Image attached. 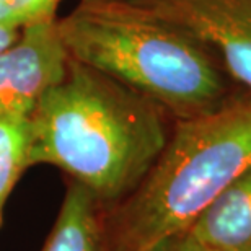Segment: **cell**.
Returning <instances> with one entry per match:
<instances>
[{
  "label": "cell",
  "instance_id": "cell-4",
  "mask_svg": "<svg viewBox=\"0 0 251 251\" xmlns=\"http://www.w3.org/2000/svg\"><path fill=\"white\" fill-rule=\"evenodd\" d=\"M176 25L217 57L230 82L251 93V0H129Z\"/></svg>",
  "mask_w": 251,
  "mask_h": 251
},
{
  "label": "cell",
  "instance_id": "cell-2",
  "mask_svg": "<svg viewBox=\"0 0 251 251\" xmlns=\"http://www.w3.org/2000/svg\"><path fill=\"white\" fill-rule=\"evenodd\" d=\"M57 28L70 57L137 90L173 119L209 113L238 92L202 43L129 0H80Z\"/></svg>",
  "mask_w": 251,
  "mask_h": 251
},
{
  "label": "cell",
  "instance_id": "cell-6",
  "mask_svg": "<svg viewBox=\"0 0 251 251\" xmlns=\"http://www.w3.org/2000/svg\"><path fill=\"white\" fill-rule=\"evenodd\" d=\"M189 232L215 251H251V170L196 219Z\"/></svg>",
  "mask_w": 251,
  "mask_h": 251
},
{
  "label": "cell",
  "instance_id": "cell-3",
  "mask_svg": "<svg viewBox=\"0 0 251 251\" xmlns=\"http://www.w3.org/2000/svg\"><path fill=\"white\" fill-rule=\"evenodd\" d=\"M250 170L251 93L238 90L212 111L175 119L153 167L109 219L108 250L147 251L186 232Z\"/></svg>",
  "mask_w": 251,
  "mask_h": 251
},
{
  "label": "cell",
  "instance_id": "cell-9",
  "mask_svg": "<svg viewBox=\"0 0 251 251\" xmlns=\"http://www.w3.org/2000/svg\"><path fill=\"white\" fill-rule=\"evenodd\" d=\"M59 3L61 0H0V26L22 31L31 25L54 20Z\"/></svg>",
  "mask_w": 251,
  "mask_h": 251
},
{
  "label": "cell",
  "instance_id": "cell-7",
  "mask_svg": "<svg viewBox=\"0 0 251 251\" xmlns=\"http://www.w3.org/2000/svg\"><path fill=\"white\" fill-rule=\"evenodd\" d=\"M97 204L98 201L83 184H70L43 251H101Z\"/></svg>",
  "mask_w": 251,
  "mask_h": 251
},
{
  "label": "cell",
  "instance_id": "cell-1",
  "mask_svg": "<svg viewBox=\"0 0 251 251\" xmlns=\"http://www.w3.org/2000/svg\"><path fill=\"white\" fill-rule=\"evenodd\" d=\"M173 121L157 101L69 56L31 113L29 167L54 165L98 202H121L153 167Z\"/></svg>",
  "mask_w": 251,
  "mask_h": 251
},
{
  "label": "cell",
  "instance_id": "cell-5",
  "mask_svg": "<svg viewBox=\"0 0 251 251\" xmlns=\"http://www.w3.org/2000/svg\"><path fill=\"white\" fill-rule=\"evenodd\" d=\"M67 61L57 18L23 28L17 41L0 51V111L31 114L62 80Z\"/></svg>",
  "mask_w": 251,
  "mask_h": 251
},
{
  "label": "cell",
  "instance_id": "cell-8",
  "mask_svg": "<svg viewBox=\"0 0 251 251\" xmlns=\"http://www.w3.org/2000/svg\"><path fill=\"white\" fill-rule=\"evenodd\" d=\"M31 142V114L0 111V222L10 193L29 168Z\"/></svg>",
  "mask_w": 251,
  "mask_h": 251
},
{
  "label": "cell",
  "instance_id": "cell-11",
  "mask_svg": "<svg viewBox=\"0 0 251 251\" xmlns=\"http://www.w3.org/2000/svg\"><path fill=\"white\" fill-rule=\"evenodd\" d=\"M18 29H8L5 26H0V51H3L5 48H8L10 44H13L20 36Z\"/></svg>",
  "mask_w": 251,
  "mask_h": 251
},
{
  "label": "cell",
  "instance_id": "cell-10",
  "mask_svg": "<svg viewBox=\"0 0 251 251\" xmlns=\"http://www.w3.org/2000/svg\"><path fill=\"white\" fill-rule=\"evenodd\" d=\"M147 251H215V250L209 248L202 242H199L189 230H186V232L172 235V237L162 240V242L153 245Z\"/></svg>",
  "mask_w": 251,
  "mask_h": 251
}]
</instances>
